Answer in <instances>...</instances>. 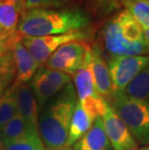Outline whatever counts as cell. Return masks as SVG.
I'll list each match as a JSON object with an SVG mask.
<instances>
[{
    "label": "cell",
    "instance_id": "9",
    "mask_svg": "<svg viewBox=\"0 0 149 150\" xmlns=\"http://www.w3.org/2000/svg\"><path fill=\"white\" fill-rule=\"evenodd\" d=\"M103 42L105 49L109 53L110 57L149 55L146 45L130 44L122 37L115 18L105 25L103 29Z\"/></svg>",
    "mask_w": 149,
    "mask_h": 150
},
{
    "label": "cell",
    "instance_id": "1",
    "mask_svg": "<svg viewBox=\"0 0 149 150\" xmlns=\"http://www.w3.org/2000/svg\"><path fill=\"white\" fill-rule=\"evenodd\" d=\"M89 24L90 18L81 9H33L23 12L18 33L26 37L61 35L82 31Z\"/></svg>",
    "mask_w": 149,
    "mask_h": 150
},
{
    "label": "cell",
    "instance_id": "11",
    "mask_svg": "<svg viewBox=\"0 0 149 150\" xmlns=\"http://www.w3.org/2000/svg\"><path fill=\"white\" fill-rule=\"evenodd\" d=\"M102 118L105 132L113 150H135L138 148V144L129 129L109 106H107Z\"/></svg>",
    "mask_w": 149,
    "mask_h": 150
},
{
    "label": "cell",
    "instance_id": "12",
    "mask_svg": "<svg viewBox=\"0 0 149 150\" xmlns=\"http://www.w3.org/2000/svg\"><path fill=\"white\" fill-rule=\"evenodd\" d=\"M91 69L98 93L107 101L112 92V82L107 62L105 60L101 49L97 46L92 47Z\"/></svg>",
    "mask_w": 149,
    "mask_h": 150
},
{
    "label": "cell",
    "instance_id": "32",
    "mask_svg": "<svg viewBox=\"0 0 149 150\" xmlns=\"http://www.w3.org/2000/svg\"><path fill=\"white\" fill-rule=\"evenodd\" d=\"M148 1H149V0H148Z\"/></svg>",
    "mask_w": 149,
    "mask_h": 150
},
{
    "label": "cell",
    "instance_id": "24",
    "mask_svg": "<svg viewBox=\"0 0 149 150\" xmlns=\"http://www.w3.org/2000/svg\"><path fill=\"white\" fill-rule=\"evenodd\" d=\"M70 0H24L25 11L33 9H53L61 8Z\"/></svg>",
    "mask_w": 149,
    "mask_h": 150
},
{
    "label": "cell",
    "instance_id": "20",
    "mask_svg": "<svg viewBox=\"0 0 149 150\" xmlns=\"http://www.w3.org/2000/svg\"><path fill=\"white\" fill-rule=\"evenodd\" d=\"M124 93L149 105V65L133 79L124 90Z\"/></svg>",
    "mask_w": 149,
    "mask_h": 150
},
{
    "label": "cell",
    "instance_id": "19",
    "mask_svg": "<svg viewBox=\"0 0 149 150\" xmlns=\"http://www.w3.org/2000/svg\"><path fill=\"white\" fill-rule=\"evenodd\" d=\"M0 150H47L39 132H33L21 138L1 142Z\"/></svg>",
    "mask_w": 149,
    "mask_h": 150
},
{
    "label": "cell",
    "instance_id": "22",
    "mask_svg": "<svg viewBox=\"0 0 149 150\" xmlns=\"http://www.w3.org/2000/svg\"><path fill=\"white\" fill-rule=\"evenodd\" d=\"M142 28H149L148 0H119Z\"/></svg>",
    "mask_w": 149,
    "mask_h": 150
},
{
    "label": "cell",
    "instance_id": "18",
    "mask_svg": "<svg viewBox=\"0 0 149 150\" xmlns=\"http://www.w3.org/2000/svg\"><path fill=\"white\" fill-rule=\"evenodd\" d=\"M20 10L9 0H0V26L5 34H16L20 22Z\"/></svg>",
    "mask_w": 149,
    "mask_h": 150
},
{
    "label": "cell",
    "instance_id": "17",
    "mask_svg": "<svg viewBox=\"0 0 149 150\" xmlns=\"http://www.w3.org/2000/svg\"><path fill=\"white\" fill-rule=\"evenodd\" d=\"M18 83L14 81L10 87L6 89L0 100V132L18 113Z\"/></svg>",
    "mask_w": 149,
    "mask_h": 150
},
{
    "label": "cell",
    "instance_id": "30",
    "mask_svg": "<svg viewBox=\"0 0 149 150\" xmlns=\"http://www.w3.org/2000/svg\"><path fill=\"white\" fill-rule=\"evenodd\" d=\"M62 150H73V149H72V148H70V147H66V148L62 149Z\"/></svg>",
    "mask_w": 149,
    "mask_h": 150
},
{
    "label": "cell",
    "instance_id": "3",
    "mask_svg": "<svg viewBox=\"0 0 149 150\" xmlns=\"http://www.w3.org/2000/svg\"><path fill=\"white\" fill-rule=\"evenodd\" d=\"M107 103L124 122L136 142L149 145V105L129 97L124 91H112Z\"/></svg>",
    "mask_w": 149,
    "mask_h": 150
},
{
    "label": "cell",
    "instance_id": "13",
    "mask_svg": "<svg viewBox=\"0 0 149 150\" xmlns=\"http://www.w3.org/2000/svg\"><path fill=\"white\" fill-rule=\"evenodd\" d=\"M18 114L31 127L39 130V107L33 90L26 83L18 86Z\"/></svg>",
    "mask_w": 149,
    "mask_h": 150
},
{
    "label": "cell",
    "instance_id": "5",
    "mask_svg": "<svg viewBox=\"0 0 149 150\" xmlns=\"http://www.w3.org/2000/svg\"><path fill=\"white\" fill-rule=\"evenodd\" d=\"M70 83H72V78L68 74L49 70L46 67L38 69L31 79V89L39 110L45 108L52 98Z\"/></svg>",
    "mask_w": 149,
    "mask_h": 150
},
{
    "label": "cell",
    "instance_id": "14",
    "mask_svg": "<svg viewBox=\"0 0 149 150\" xmlns=\"http://www.w3.org/2000/svg\"><path fill=\"white\" fill-rule=\"evenodd\" d=\"M109 144L102 117L94 120L89 131L73 145L74 150H107Z\"/></svg>",
    "mask_w": 149,
    "mask_h": 150
},
{
    "label": "cell",
    "instance_id": "29",
    "mask_svg": "<svg viewBox=\"0 0 149 150\" xmlns=\"http://www.w3.org/2000/svg\"><path fill=\"white\" fill-rule=\"evenodd\" d=\"M135 150H149V145H146V146H142L141 148H137Z\"/></svg>",
    "mask_w": 149,
    "mask_h": 150
},
{
    "label": "cell",
    "instance_id": "10",
    "mask_svg": "<svg viewBox=\"0 0 149 150\" xmlns=\"http://www.w3.org/2000/svg\"><path fill=\"white\" fill-rule=\"evenodd\" d=\"M7 46L12 52V58L15 65V82L18 84L26 83L39 69V64L21 43L20 34L16 33L9 37Z\"/></svg>",
    "mask_w": 149,
    "mask_h": 150
},
{
    "label": "cell",
    "instance_id": "26",
    "mask_svg": "<svg viewBox=\"0 0 149 150\" xmlns=\"http://www.w3.org/2000/svg\"><path fill=\"white\" fill-rule=\"evenodd\" d=\"M7 40L4 41V42H2V43H0V59L2 58V56L4 55V54L6 53V52L9 50L8 46H7Z\"/></svg>",
    "mask_w": 149,
    "mask_h": 150
},
{
    "label": "cell",
    "instance_id": "23",
    "mask_svg": "<svg viewBox=\"0 0 149 150\" xmlns=\"http://www.w3.org/2000/svg\"><path fill=\"white\" fill-rule=\"evenodd\" d=\"M90 1L95 12L100 17H107L121 8V3L119 0H90Z\"/></svg>",
    "mask_w": 149,
    "mask_h": 150
},
{
    "label": "cell",
    "instance_id": "28",
    "mask_svg": "<svg viewBox=\"0 0 149 150\" xmlns=\"http://www.w3.org/2000/svg\"><path fill=\"white\" fill-rule=\"evenodd\" d=\"M9 37H11V36L5 34L4 31H3V29H2V27L0 26V42H4V41L7 40Z\"/></svg>",
    "mask_w": 149,
    "mask_h": 150
},
{
    "label": "cell",
    "instance_id": "2",
    "mask_svg": "<svg viewBox=\"0 0 149 150\" xmlns=\"http://www.w3.org/2000/svg\"><path fill=\"white\" fill-rule=\"evenodd\" d=\"M78 96L72 83L52 98L39 115V133L47 150L67 147Z\"/></svg>",
    "mask_w": 149,
    "mask_h": 150
},
{
    "label": "cell",
    "instance_id": "31",
    "mask_svg": "<svg viewBox=\"0 0 149 150\" xmlns=\"http://www.w3.org/2000/svg\"><path fill=\"white\" fill-rule=\"evenodd\" d=\"M0 43H2V42H0Z\"/></svg>",
    "mask_w": 149,
    "mask_h": 150
},
{
    "label": "cell",
    "instance_id": "8",
    "mask_svg": "<svg viewBox=\"0 0 149 150\" xmlns=\"http://www.w3.org/2000/svg\"><path fill=\"white\" fill-rule=\"evenodd\" d=\"M89 47L83 41H73L64 44L49 57L45 67L73 76L83 64Z\"/></svg>",
    "mask_w": 149,
    "mask_h": 150
},
{
    "label": "cell",
    "instance_id": "25",
    "mask_svg": "<svg viewBox=\"0 0 149 150\" xmlns=\"http://www.w3.org/2000/svg\"><path fill=\"white\" fill-rule=\"evenodd\" d=\"M9 1L12 2L14 5L17 6L18 9L20 10V12H23V9H25V7H24V0H9Z\"/></svg>",
    "mask_w": 149,
    "mask_h": 150
},
{
    "label": "cell",
    "instance_id": "6",
    "mask_svg": "<svg viewBox=\"0 0 149 150\" xmlns=\"http://www.w3.org/2000/svg\"><path fill=\"white\" fill-rule=\"evenodd\" d=\"M83 31L43 37L21 36V43L30 52L39 66L46 64L50 56L64 44L73 41H83L86 38Z\"/></svg>",
    "mask_w": 149,
    "mask_h": 150
},
{
    "label": "cell",
    "instance_id": "16",
    "mask_svg": "<svg viewBox=\"0 0 149 150\" xmlns=\"http://www.w3.org/2000/svg\"><path fill=\"white\" fill-rule=\"evenodd\" d=\"M93 122L94 120L88 115V113L84 110L81 104L78 100L72 117L71 126H70L67 147L74 145L78 139H81L89 131Z\"/></svg>",
    "mask_w": 149,
    "mask_h": 150
},
{
    "label": "cell",
    "instance_id": "21",
    "mask_svg": "<svg viewBox=\"0 0 149 150\" xmlns=\"http://www.w3.org/2000/svg\"><path fill=\"white\" fill-rule=\"evenodd\" d=\"M33 132H39V130L31 127L18 113L17 115L12 118L10 122L0 132V140L1 142H7V140L16 139Z\"/></svg>",
    "mask_w": 149,
    "mask_h": 150
},
{
    "label": "cell",
    "instance_id": "4",
    "mask_svg": "<svg viewBox=\"0 0 149 150\" xmlns=\"http://www.w3.org/2000/svg\"><path fill=\"white\" fill-rule=\"evenodd\" d=\"M92 47H89L82 66L75 73L74 81L78 102L92 119L102 117L107 108V103L98 93L91 69Z\"/></svg>",
    "mask_w": 149,
    "mask_h": 150
},
{
    "label": "cell",
    "instance_id": "15",
    "mask_svg": "<svg viewBox=\"0 0 149 150\" xmlns=\"http://www.w3.org/2000/svg\"><path fill=\"white\" fill-rule=\"evenodd\" d=\"M114 18L118 23L120 33L127 42L133 45H146L142 27L128 11L119 12Z\"/></svg>",
    "mask_w": 149,
    "mask_h": 150
},
{
    "label": "cell",
    "instance_id": "7",
    "mask_svg": "<svg viewBox=\"0 0 149 150\" xmlns=\"http://www.w3.org/2000/svg\"><path fill=\"white\" fill-rule=\"evenodd\" d=\"M107 65L112 78V91H124L133 79L149 65V55L110 57Z\"/></svg>",
    "mask_w": 149,
    "mask_h": 150
},
{
    "label": "cell",
    "instance_id": "27",
    "mask_svg": "<svg viewBox=\"0 0 149 150\" xmlns=\"http://www.w3.org/2000/svg\"><path fill=\"white\" fill-rule=\"evenodd\" d=\"M143 30V36H144V41L146 44V47L149 50V28H142Z\"/></svg>",
    "mask_w": 149,
    "mask_h": 150
}]
</instances>
